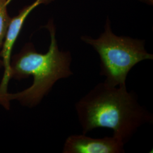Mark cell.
<instances>
[{
	"instance_id": "1",
	"label": "cell",
	"mask_w": 153,
	"mask_h": 153,
	"mask_svg": "<svg viewBox=\"0 0 153 153\" xmlns=\"http://www.w3.org/2000/svg\"><path fill=\"white\" fill-rule=\"evenodd\" d=\"M117 87L99 83L76 103L82 134L110 129L126 145L141 126L153 123V114L140 104L136 93L126 86Z\"/></svg>"
},
{
	"instance_id": "2",
	"label": "cell",
	"mask_w": 153,
	"mask_h": 153,
	"mask_svg": "<svg viewBox=\"0 0 153 153\" xmlns=\"http://www.w3.org/2000/svg\"><path fill=\"white\" fill-rule=\"evenodd\" d=\"M44 27L48 30L51 38L48 51L39 53L33 43H28L11 60V79L21 80L32 76L33 82L22 91L6 94L1 105L6 109H10L13 100L29 108L37 106L59 80L74 74L71 69V53L59 48L53 20L50 19Z\"/></svg>"
},
{
	"instance_id": "3",
	"label": "cell",
	"mask_w": 153,
	"mask_h": 153,
	"mask_svg": "<svg viewBox=\"0 0 153 153\" xmlns=\"http://www.w3.org/2000/svg\"><path fill=\"white\" fill-rule=\"evenodd\" d=\"M81 39L98 53L99 74L112 86H125L128 75L134 66L143 61L153 60V54L145 49V40L115 35L108 17L104 31L98 38L83 35Z\"/></svg>"
},
{
	"instance_id": "4",
	"label": "cell",
	"mask_w": 153,
	"mask_h": 153,
	"mask_svg": "<svg viewBox=\"0 0 153 153\" xmlns=\"http://www.w3.org/2000/svg\"><path fill=\"white\" fill-rule=\"evenodd\" d=\"M124 143L114 137L94 138L86 134H73L68 137L63 153H125Z\"/></svg>"
},
{
	"instance_id": "5",
	"label": "cell",
	"mask_w": 153,
	"mask_h": 153,
	"mask_svg": "<svg viewBox=\"0 0 153 153\" xmlns=\"http://www.w3.org/2000/svg\"><path fill=\"white\" fill-rule=\"evenodd\" d=\"M54 1L55 0H35L30 5L25 6L16 16L11 18L2 44V47L7 51L12 50L29 14L39 6L42 4L48 5Z\"/></svg>"
},
{
	"instance_id": "6",
	"label": "cell",
	"mask_w": 153,
	"mask_h": 153,
	"mask_svg": "<svg viewBox=\"0 0 153 153\" xmlns=\"http://www.w3.org/2000/svg\"><path fill=\"white\" fill-rule=\"evenodd\" d=\"M12 0H0V50L4 43L11 17L7 12V6Z\"/></svg>"
},
{
	"instance_id": "7",
	"label": "cell",
	"mask_w": 153,
	"mask_h": 153,
	"mask_svg": "<svg viewBox=\"0 0 153 153\" xmlns=\"http://www.w3.org/2000/svg\"><path fill=\"white\" fill-rule=\"evenodd\" d=\"M142 2L147 4L149 5H153V0H139Z\"/></svg>"
},
{
	"instance_id": "8",
	"label": "cell",
	"mask_w": 153,
	"mask_h": 153,
	"mask_svg": "<svg viewBox=\"0 0 153 153\" xmlns=\"http://www.w3.org/2000/svg\"><path fill=\"white\" fill-rule=\"evenodd\" d=\"M3 66V63H2V61L1 60V57H0V68Z\"/></svg>"
}]
</instances>
